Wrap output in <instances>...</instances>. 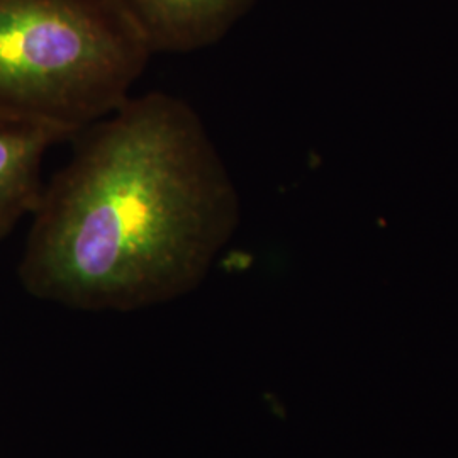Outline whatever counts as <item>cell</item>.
I'll list each match as a JSON object with an SVG mask.
<instances>
[{
	"label": "cell",
	"instance_id": "277c9868",
	"mask_svg": "<svg viewBox=\"0 0 458 458\" xmlns=\"http://www.w3.org/2000/svg\"><path fill=\"white\" fill-rule=\"evenodd\" d=\"M68 140L70 134L51 126L0 117V242L38 209L45 191L43 158Z\"/></svg>",
	"mask_w": 458,
	"mask_h": 458
},
{
	"label": "cell",
	"instance_id": "3957f363",
	"mask_svg": "<svg viewBox=\"0 0 458 458\" xmlns=\"http://www.w3.org/2000/svg\"><path fill=\"white\" fill-rule=\"evenodd\" d=\"M151 53H189L213 47L255 0H115Z\"/></svg>",
	"mask_w": 458,
	"mask_h": 458
},
{
	"label": "cell",
	"instance_id": "6da1fadb",
	"mask_svg": "<svg viewBox=\"0 0 458 458\" xmlns=\"http://www.w3.org/2000/svg\"><path fill=\"white\" fill-rule=\"evenodd\" d=\"M34 211L19 278L82 311H136L208 277L240 197L196 111L149 92L77 132Z\"/></svg>",
	"mask_w": 458,
	"mask_h": 458
},
{
	"label": "cell",
	"instance_id": "7a4b0ae2",
	"mask_svg": "<svg viewBox=\"0 0 458 458\" xmlns=\"http://www.w3.org/2000/svg\"><path fill=\"white\" fill-rule=\"evenodd\" d=\"M149 56L115 0H0V117L73 138L130 98Z\"/></svg>",
	"mask_w": 458,
	"mask_h": 458
}]
</instances>
